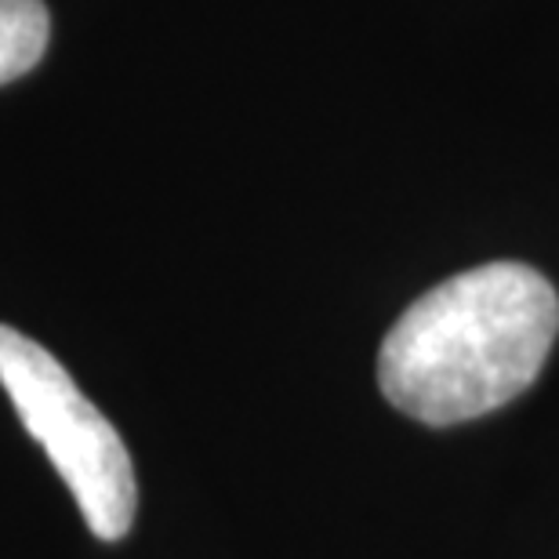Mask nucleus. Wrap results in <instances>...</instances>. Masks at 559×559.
Listing matches in <instances>:
<instances>
[{"label": "nucleus", "instance_id": "2", "mask_svg": "<svg viewBox=\"0 0 559 559\" xmlns=\"http://www.w3.org/2000/svg\"><path fill=\"white\" fill-rule=\"evenodd\" d=\"M0 385L26 432L48 451L95 538L120 542L139 506L135 465L120 432L70 371L8 323H0Z\"/></svg>", "mask_w": 559, "mask_h": 559}, {"label": "nucleus", "instance_id": "1", "mask_svg": "<svg viewBox=\"0 0 559 559\" xmlns=\"http://www.w3.org/2000/svg\"><path fill=\"white\" fill-rule=\"evenodd\" d=\"M559 334V295L538 270L487 262L404 309L378 353L385 400L421 425L506 407L542 374Z\"/></svg>", "mask_w": 559, "mask_h": 559}, {"label": "nucleus", "instance_id": "3", "mask_svg": "<svg viewBox=\"0 0 559 559\" xmlns=\"http://www.w3.org/2000/svg\"><path fill=\"white\" fill-rule=\"evenodd\" d=\"M51 15L44 0H0V84H11L48 51Z\"/></svg>", "mask_w": 559, "mask_h": 559}]
</instances>
